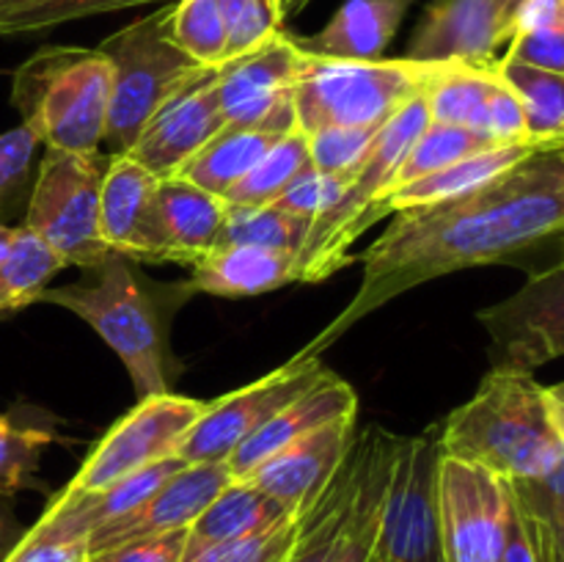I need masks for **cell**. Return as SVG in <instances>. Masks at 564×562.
I'll list each match as a JSON object with an SVG mask.
<instances>
[{
    "label": "cell",
    "mask_w": 564,
    "mask_h": 562,
    "mask_svg": "<svg viewBox=\"0 0 564 562\" xmlns=\"http://www.w3.org/2000/svg\"><path fill=\"white\" fill-rule=\"evenodd\" d=\"M554 235H564V154L540 149L488 185L449 202L394 213L389 229L364 253V279L352 301L301 356H319L358 320L424 281L505 262Z\"/></svg>",
    "instance_id": "1"
},
{
    "label": "cell",
    "mask_w": 564,
    "mask_h": 562,
    "mask_svg": "<svg viewBox=\"0 0 564 562\" xmlns=\"http://www.w3.org/2000/svg\"><path fill=\"white\" fill-rule=\"evenodd\" d=\"M196 295L191 281H154L138 262L110 253L72 284L47 287L39 301L55 303L91 325L130 372L138 400L165 395L182 364L171 350V320Z\"/></svg>",
    "instance_id": "2"
},
{
    "label": "cell",
    "mask_w": 564,
    "mask_h": 562,
    "mask_svg": "<svg viewBox=\"0 0 564 562\" xmlns=\"http://www.w3.org/2000/svg\"><path fill=\"white\" fill-rule=\"evenodd\" d=\"M441 452L507 483L538 479L556 466L564 444L551 422L545 386L532 372L490 369L477 395L438 424Z\"/></svg>",
    "instance_id": "3"
},
{
    "label": "cell",
    "mask_w": 564,
    "mask_h": 562,
    "mask_svg": "<svg viewBox=\"0 0 564 562\" xmlns=\"http://www.w3.org/2000/svg\"><path fill=\"white\" fill-rule=\"evenodd\" d=\"M113 69L99 50L47 44L11 80V105L22 125L50 149H102Z\"/></svg>",
    "instance_id": "4"
},
{
    "label": "cell",
    "mask_w": 564,
    "mask_h": 562,
    "mask_svg": "<svg viewBox=\"0 0 564 562\" xmlns=\"http://www.w3.org/2000/svg\"><path fill=\"white\" fill-rule=\"evenodd\" d=\"M430 121L433 119L422 88L380 127L367 160L356 171L341 202L308 229L306 242L297 253V281L317 284L352 262L350 246L383 218L380 204L389 193L391 176Z\"/></svg>",
    "instance_id": "5"
},
{
    "label": "cell",
    "mask_w": 564,
    "mask_h": 562,
    "mask_svg": "<svg viewBox=\"0 0 564 562\" xmlns=\"http://www.w3.org/2000/svg\"><path fill=\"white\" fill-rule=\"evenodd\" d=\"M171 3L110 33L97 47L113 69L108 125L102 138L108 154L130 152L154 110L198 72L213 69V66H198L171 42Z\"/></svg>",
    "instance_id": "6"
},
{
    "label": "cell",
    "mask_w": 564,
    "mask_h": 562,
    "mask_svg": "<svg viewBox=\"0 0 564 562\" xmlns=\"http://www.w3.org/2000/svg\"><path fill=\"white\" fill-rule=\"evenodd\" d=\"M435 66L411 58L345 61L306 53L295 86L297 130L383 127L413 94L427 86Z\"/></svg>",
    "instance_id": "7"
},
{
    "label": "cell",
    "mask_w": 564,
    "mask_h": 562,
    "mask_svg": "<svg viewBox=\"0 0 564 562\" xmlns=\"http://www.w3.org/2000/svg\"><path fill=\"white\" fill-rule=\"evenodd\" d=\"M42 149L22 226L42 237L66 268H94L113 253L99 231V196L110 154Z\"/></svg>",
    "instance_id": "8"
},
{
    "label": "cell",
    "mask_w": 564,
    "mask_h": 562,
    "mask_svg": "<svg viewBox=\"0 0 564 562\" xmlns=\"http://www.w3.org/2000/svg\"><path fill=\"white\" fill-rule=\"evenodd\" d=\"M441 457L438 424L402 439L375 543L383 562H446L438 518Z\"/></svg>",
    "instance_id": "9"
},
{
    "label": "cell",
    "mask_w": 564,
    "mask_h": 562,
    "mask_svg": "<svg viewBox=\"0 0 564 562\" xmlns=\"http://www.w3.org/2000/svg\"><path fill=\"white\" fill-rule=\"evenodd\" d=\"M204 413V400L165 395L138 400L80 463L66 490H102L143 468L180 455L187 430Z\"/></svg>",
    "instance_id": "10"
},
{
    "label": "cell",
    "mask_w": 564,
    "mask_h": 562,
    "mask_svg": "<svg viewBox=\"0 0 564 562\" xmlns=\"http://www.w3.org/2000/svg\"><path fill=\"white\" fill-rule=\"evenodd\" d=\"M325 372L328 367L319 361V356L295 353L290 361L253 383L204 402V413L182 441L180 457L185 463L226 461L248 435L257 433L268 419L297 400L303 391L312 389Z\"/></svg>",
    "instance_id": "11"
},
{
    "label": "cell",
    "mask_w": 564,
    "mask_h": 562,
    "mask_svg": "<svg viewBox=\"0 0 564 562\" xmlns=\"http://www.w3.org/2000/svg\"><path fill=\"white\" fill-rule=\"evenodd\" d=\"M303 64L306 53L286 31L262 47L220 64L215 72V91L226 125L270 132L295 130V86Z\"/></svg>",
    "instance_id": "12"
},
{
    "label": "cell",
    "mask_w": 564,
    "mask_h": 562,
    "mask_svg": "<svg viewBox=\"0 0 564 562\" xmlns=\"http://www.w3.org/2000/svg\"><path fill=\"white\" fill-rule=\"evenodd\" d=\"M490 336L494 369L534 372L564 356V262L534 273L501 303L477 314Z\"/></svg>",
    "instance_id": "13"
},
{
    "label": "cell",
    "mask_w": 564,
    "mask_h": 562,
    "mask_svg": "<svg viewBox=\"0 0 564 562\" xmlns=\"http://www.w3.org/2000/svg\"><path fill=\"white\" fill-rule=\"evenodd\" d=\"M510 516L507 479L444 455L438 468V518L446 562H499Z\"/></svg>",
    "instance_id": "14"
},
{
    "label": "cell",
    "mask_w": 564,
    "mask_h": 562,
    "mask_svg": "<svg viewBox=\"0 0 564 562\" xmlns=\"http://www.w3.org/2000/svg\"><path fill=\"white\" fill-rule=\"evenodd\" d=\"M158 185V176L132 154H110L99 196V231L110 251L138 264L169 262Z\"/></svg>",
    "instance_id": "15"
},
{
    "label": "cell",
    "mask_w": 564,
    "mask_h": 562,
    "mask_svg": "<svg viewBox=\"0 0 564 562\" xmlns=\"http://www.w3.org/2000/svg\"><path fill=\"white\" fill-rule=\"evenodd\" d=\"M512 22L516 14L507 0H435L424 9L405 58L494 66L501 44L512 39Z\"/></svg>",
    "instance_id": "16"
},
{
    "label": "cell",
    "mask_w": 564,
    "mask_h": 562,
    "mask_svg": "<svg viewBox=\"0 0 564 562\" xmlns=\"http://www.w3.org/2000/svg\"><path fill=\"white\" fill-rule=\"evenodd\" d=\"M215 69H202L152 114L130 147L132 158L158 180L176 176L187 160L226 127L215 91Z\"/></svg>",
    "instance_id": "17"
},
{
    "label": "cell",
    "mask_w": 564,
    "mask_h": 562,
    "mask_svg": "<svg viewBox=\"0 0 564 562\" xmlns=\"http://www.w3.org/2000/svg\"><path fill=\"white\" fill-rule=\"evenodd\" d=\"M352 441H356V413H345L292 441L242 479L301 516L339 474L341 463L350 455Z\"/></svg>",
    "instance_id": "18"
},
{
    "label": "cell",
    "mask_w": 564,
    "mask_h": 562,
    "mask_svg": "<svg viewBox=\"0 0 564 562\" xmlns=\"http://www.w3.org/2000/svg\"><path fill=\"white\" fill-rule=\"evenodd\" d=\"M231 472L226 461L215 463H185L180 472L171 474L141 507L127 516L105 523L88 534V554L110 549V545L127 543L138 538H154V534L191 529L204 512V507L231 483Z\"/></svg>",
    "instance_id": "19"
},
{
    "label": "cell",
    "mask_w": 564,
    "mask_h": 562,
    "mask_svg": "<svg viewBox=\"0 0 564 562\" xmlns=\"http://www.w3.org/2000/svg\"><path fill=\"white\" fill-rule=\"evenodd\" d=\"M345 413H358V397L345 378H339V375L328 369L312 389L303 391L286 408H281L273 419H268L257 433L248 435L226 457V466H229L231 477H248L259 463L273 457L275 452L290 446L292 441L303 439L306 433L317 430L319 424L330 422L336 417H345Z\"/></svg>",
    "instance_id": "20"
},
{
    "label": "cell",
    "mask_w": 564,
    "mask_h": 562,
    "mask_svg": "<svg viewBox=\"0 0 564 562\" xmlns=\"http://www.w3.org/2000/svg\"><path fill=\"white\" fill-rule=\"evenodd\" d=\"M413 3L416 0H345L323 31L295 42L303 53L319 58L378 61Z\"/></svg>",
    "instance_id": "21"
},
{
    "label": "cell",
    "mask_w": 564,
    "mask_h": 562,
    "mask_svg": "<svg viewBox=\"0 0 564 562\" xmlns=\"http://www.w3.org/2000/svg\"><path fill=\"white\" fill-rule=\"evenodd\" d=\"M196 292L218 298H248L297 281V257L273 248L224 242L204 253L191 268Z\"/></svg>",
    "instance_id": "22"
},
{
    "label": "cell",
    "mask_w": 564,
    "mask_h": 562,
    "mask_svg": "<svg viewBox=\"0 0 564 562\" xmlns=\"http://www.w3.org/2000/svg\"><path fill=\"white\" fill-rule=\"evenodd\" d=\"M158 198L169 240V262L193 268L204 253L218 246L229 204L224 196L193 185L185 176L160 180Z\"/></svg>",
    "instance_id": "23"
},
{
    "label": "cell",
    "mask_w": 564,
    "mask_h": 562,
    "mask_svg": "<svg viewBox=\"0 0 564 562\" xmlns=\"http://www.w3.org/2000/svg\"><path fill=\"white\" fill-rule=\"evenodd\" d=\"M538 143H494L488 149H479V152L468 154V158L457 160V163L446 165V169L433 171V174L422 176V180H413L408 185L397 187L389 198L383 202V218L386 215L402 213V209L413 207H430V204L449 202V198L466 196V193L477 191V187L488 185L496 176L507 174L510 169H516L518 163H523L527 158L538 154Z\"/></svg>",
    "instance_id": "24"
},
{
    "label": "cell",
    "mask_w": 564,
    "mask_h": 562,
    "mask_svg": "<svg viewBox=\"0 0 564 562\" xmlns=\"http://www.w3.org/2000/svg\"><path fill=\"white\" fill-rule=\"evenodd\" d=\"M290 516H295V512H290L286 507H281L279 501L270 499V496L264 494V490H259L253 483H248V479H231V483L204 507L202 516L191 523L185 551H196L204 549V545L246 538V534L259 532V529L264 527H273L275 521Z\"/></svg>",
    "instance_id": "25"
},
{
    "label": "cell",
    "mask_w": 564,
    "mask_h": 562,
    "mask_svg": "<svg viewBox=\"0 0 564 562\" xmlns=\"http://www.w3.org/2000/svg\"><path fill=\"white\" fill-rule=\"evenodd\" d=\"M284 132L257 130V127L226 125L215 138H209L196 154L185 163L176 176H185L193 185L226 196L264 154L270 152Z\"/></svg>",
    "instance_id": "26"
},
{
    "label": "cell",
    "mask_w": 564,
    "mask_h": 562,
    "mask_svg": "<svg viewBox=\"0 0 564 562\" xmlns=\"http://www.w3.org/2000/svg\"><path fill=\"white\" fill-rule=\"evenodd\" d=\"M494 83L496 64L474 66L463 61H441L424 86L430 119L488 138L485 121H488V97Z\"/></svg>",
    "instance_id": "27"
},
{
    "label": "cell",
    "mask_w": 564,
    "mask_h": 562,
    "mask_svg": "<svg viewBox=\"0 0 564 562\" xmlns=\"http://www.w3.org/2000/svg\"><path fill=\"white\" fill-rule=\"evenodd\" d=\"M496 72L521 99L532 141L551 149L564 147V75L505 55L496 61Z\"/></svg>",
    "instance_id": "28"
},
{
    "label": "cell",
    "mask_w": 564,
    "mask_h": 562,
    "mask_svg": "<svg viewBox=\"0 0 564 562\" xmlns=\"http://www.w3.org/2000/svg\"><path fill=\"white\" fill-rule=\"evenodd\" d=\"M55 441V430L44 422V411L11 408L0 413V496L42 488L39 463Z\"/></svg>",
    "instance_id": "29"
},
{
    "label": "cell",
    "mask_w": 564,
    "mask_h": 562,
    "mask_svg": "<svg viewBox=\"0 0 564 562\" xmlns=\"http://www.w3.org/2000/svg\"><path fill=\"white\" fill-rule=\"evenodd\" d=\"M64 268V259L42 237L28 226H17L14 242L0 262V320L39 303L50 279Z\"/></svg>",
    "instance_id": "30"
},
{
    "label": "cell",
    "mask_w": 564,
    "mask_h": 562,
    "mask_svg": "<svg viewBox=\"0 0 564 562\" xmlns=\"http://www.w3.org/2000/svg\"><path fill=\"white\" fill-rule=\"evenodd\" d=\"M352 488V450L339 474L308 510L297 516V534L284 562H334Z\"/></svg>",
    "instance_id": "31"
},
{
    "label": "cell",
    "mask_w": 564,
    "mask_h": 562,
    "mask_svg": "<svg viewBox=\"0 0 564 562\" xmlns=\"http://www.w3.org/2000/svg\"><path fill=\"white\" fill-rule=\"evenodd\" d=\"M312 169L308 158V136L303 130H290L270 147V152L226 193V204L231 207H257L273 204L281 193L301 174Z\"/></svg>",
    "instance_id": "32"
},
{
    "label": "cell",
    "mask_w": 564,
    "mask_h": 562,
    "mask_svg": "<svg viewBox=\"0 0 564 562\" xmlns=\"http://www.w3.org/2000/svg\"><path fill=\"white\" fill-rule=\"evenodd\" d=\"M171 0H0V39L42 33L83 17Z\"/></svg>",
    "instance_id": "33"
},
{
    "label": "cell",
    "mask_w": 564,
    "mask_h": 562,
    "mask_svg": "<svg viewBox=\"0 0 564 562\" xmlns=\"http://www.w3.org/2000/svg\"><path fill=\"white\" fill-rule=\"evenodd\" d=\"M488 147H494V141L479 136V132L463 130V127L441 125V121H430V125L424 127L422 136L416 138V143L411 147V152L405 154V160L400 163L397 174L391 176V185H389V193H386V198H389L397 187L408 185V182L413 180H422V176L446 169V165L457 163V160L468 158V154ZM380 207H383V204H380ZM380 213H383V209H380Z\"/></svg>",
    "instance_id": "34"
},
{
    "label": "cell",
    "mask_w": 564,
    "mask_h": 562,
    "mask_svg": "<svg viewBox=\"0 0 564 562\" xmlns=\"http://www.w3.org/2000/svg\"><path fill=\"white\" fill-rule=\"evenodd\" d=\"M308 229H312V220L284 213L275 204H257V207H231L229 204V215H226L218 246L240 242V246L290 251L297 257L303 242H306Z\"/></svg>",
    "instance_id": "35"
},
{
    "label": "cell",
    "mask_w": 564,
    "mask_h": 562,
    "mask_svg": "<svg viewBox=\"0 0 564 562\" xmlns=\"http://www.w3.org/2000/svg\"><path fill=\"white\" fill-rule=\"evenodd\" d=\"M171 42L198 66L226 64V25L218 0H174L169 17Z\"/></svg>",
    "instance_id": "36"
},
{
    "label": "cell",
    "mask_w": 564,
    "mask_h": 562,
    "mask_svg": "<svg viewBox=\"0 0 564 562\" xmlns=\"http://www.w3.org/2000/svg\"><path fill=\"white\" fill-rule=\"evenodd\" d=\"M226 25V61L262 47L284 31L279 0H218Z\"/></svg>",
    "instance_id": "37"
},
{
    "label": "cell",
    "mask_w": 564,
    "mask_h": 562,
    "mask_svg": "<svg viewBox=\"0 0 564 562\" xmlns=\"http://www.w3.org/2000/svg\"><path fill=\"white\" fill-rule=\"evenodd\" d=\"M297 534V516L281 518L273 527H264L246 538L226 540V543L204 545L185 551L182 562H284Z\"/></svg>",
    "instance_id": "38"
},
{
    "label": "cell",
    "mask_w": 564,
    "mask_h": 562,
    "mask_svg": "<svg viewBox=\"0 0 564 562\" xmlns=\"http://www.w3.org/2000/svg\"><path fill=\"white\" fill-rule=\"evenodd\" d=\"M42 141L25 125L0 132V218L28 202Z\"/></svg>",
    "instance_id": "39"
},
{
    "label": "cell",
    "mask_w": 564,
    "mask_h": 562,
    "mask_svg": "<svg viewBox=\"0 0 564 562\" xmlns=\"http://www.w3.org/2000/svg\"><path fill=\"white\" fill-rule=\"evenodd\" d=\"M378 132L380 127H319L306 132L312 169L325 174H356Z\"/></svg>",
    "instance_id": "40"
},
{
    "label": "cell",
    "mask_w": 564,
    "mask_h": 562,
    "mask_svg": "<svg viewBox=\"0 0 564 562\" xmlns=\"http://www.w3.org/2000/svg\"><path fill=\"white\" fill-rule=\"evenodd\" d=\"M352 176L356 174H325V171L308 169L273 204L284 209V213L297 215V218H306L314 224V220L323 218L325 213H330L341 202Z\"/></svg>",
    "instance_id": "41"
},
{
    "label": "cell",
    "mask_w": 564,
    "mask_h": 562,
    "mask_svg": "<svg viewBox=\"0 0 564 562\" xmlns=\"http://www.w3.org/2000/svg\"><path fill=\"white\" fill-rule=\"evenodd\" d=\"M518 505L529 512V516L540 518L549 523L554 532L564 529V455L556 461L551 472H545L538 479H523V483H507Z\"/></svg>",
    "instance_id": "42"
},
{
    "label": "cell",
    "mask_w": 564,
    "mask_h": 562,
    "mask_svg": "<svg viewBox=\"0 0 564 562\" xmlns=\"http://www.w3.org/2000/svg\"><path fill=\"white\" fill-rule=\"evenodd\" d=\"M187 549V529L154 534V538L127 540L110 549L94 551L86 562H182Z\"/></svg>",
    "instance_id": "43"
},
{
    "label": "cell",
    "mask_w": 564,
    "mask_h": 562,
    "mask_svg": "<svg viewBox=\"0 0 564 562\" xmlns=\"http://www.w3.org/2000/svg\"><path fill=\"white\" fill-rule=\"evenodd\" d=\"M485 132H488V138L494 143H534L527 130V116H523L521 99H518L516 91L501 80L499 72H496V83L494 88H490L488 97V121H485Z\"/></svg>",
    "instance_id": "44"
},
{
    "label": "cell",
    "mask_w": 564,
    "mask_h": 562,
    "mask_svg": "<svg viewBox=\"0 0 564 562\" xmlns=\"http://www.w3.org/2000/svg\"><path fill=\"white\" fill-rule=\"evenodd\" d=\"M507 44H510V47H507L505 58L521 61V64L564 75V31H554V28H532V31L512 33V39Z\"/></svg>",
    "instance_id": "45"
},
{
    "label": "cell",
    "mask_w": 564,
    "mask_h": 562,
    "mask_svg": "<svg viewBox=\"0 0 564 562\" xmlns=\"http://www.w3.org/2000/svg\"><path fill=\"white\" fill-rule=\"evenodd\" d=\"M88 545L86 540H58L25 529L20 543L14 545L3 562H86Z\"/></svg>",
    "instance_id": "46"
},
{
    "label": "cell",
    "mask_w": 564,
    "mask_h": 562,
    "mask_svg": "<svg viewBox=\"0 0 564 562\" xmlns=\"http://www.w3.org/2000/svg\"><path fill=\"white\" fill-rule=\"evenodd\" d=\"M510 488V485H507ZM499 562H543L538 549V540H534L532 523H529L527 512L521 510V505L516 501L510 490V516H507V538L505 549H501Z\"/></svg>",
    "instance_id": "47"
},
{
    "label": "cell",
    "mask_w": 564,
    "mask_h": 562,
    "mask_svg": "<svg viewBox=\"0 0 564 562\" xmlns=\"http://www.w3.org/2000/svg\"><path fill=\"white\" fill-rule=\"evenodd\" d=\"M532 28H554L564 31V0H527L518 9L512 33L532 31Z\"/></svg>",
    "instance_id": "48"
},
{
    "label": "cell",
    "mask_w": 564,
    "mask_h": 562,
    "mask_svg": "<svg viewBox=\"0 0 564 562\" xmlns=\"http://www.w3.org/2000/svg\"><path fill=\"white\" fill-rule=\"evenodd\" d=\"M22 534H25V529L17 521L9 496H0V562L14 551V545L22 540Z\"/></svg>",
    "instance_id": "49"
},
{
    "label": "cell",
    "mask_w": 564,
    "mask_h": 562,
    "mask_svg": "<svg viewBox=\"0 0 564 562\" xmlns=\"http://www.w3.org/2000/svg\"><path fill=\"white\" fill-rule=\"evenodd\" d=\"M527 518H529V523H532V532H534V540H538V549H540V556H543V562H564V545L556 543L554 534H551V529H549V523H543L540 518L529 516V512H527Z\"/></svg>",
    "instance_id": "50"
},
{
    "label": "cell",
    "mask_w": 564,
    "mask_h": 562,
    "mask_svg": "<svg viewBox=\"0 0 564 562\" xmlns=\"http://www.w3.org/2000/svg\"><path fill=\"white\" fill-rule=\"evenodd\" d=\"M545 402H549L551 422H554L556 433H560L564 444V380L556 386H545Z\"/></svg>",
    "instance_id": "51"
},
{
    "label": "cell",
    "mask_w": 564,
    "mask_h": 562,
    "mask_svg": "<svg viewBox=\"0 0 564 562\" xmlns=\"http://www.w3.org/2000/svg\"><path fill=\"white\" fill-rule=\"evenodd\" d=\"M14 229L17 226L0 224V262H3L6 253H9V248H11V242H14Z\"/></svg>",
    "instance_id": "52"
},
{
    "label": "cell",
    "mask_w": 564,
    "mask_h": 562,
    "mask_svg": "<svg viewBox=\"0 0 564 562\" xmlns=\"http://www.w3.org/2000/svg\"><path fill=\"white\" fill-rule=\"evenodd\" d=\"M279 3H281V11H284V17H292V14H297V11L306 9L312 0H279Z\"/></svg>",
    "instance_id": "53"
},
{
    "label": "cell",
    "mask_w": 564,
    "mask_h": 562,
    "mask_svg": "<svg viewBox=\"0 0 564 562\" xmlns=\"http://www.w3.org/2000/svg\"><path fill=\"white\" fill-rule=\"evenodd\" d=\"M507 3H510L512 14H518V9H521V6H523V3H527V0H507ZM512 25H516V22H512Z\"/></svg>",
    "instance_id": "54"
},
{
    "label": "cell",
    "mask_w": 564,
    "mask_h": 562,
    "mask_svg": "<svg viewBox=\"0 0 564 562\" xmlns=\"http://www.w3.org/2000/svg\"><path fill=\"white\" fill-rule=\"evenodd\" d=\"M549 529H551V527H549ZM551 534H554V540H556V543L564 545V529H560V532H554V529H551Z\"/></svg>",
    "instance_id": "55"
},
{
    "label": "cell",
    "mask_w": 564,
    "mask_h": 562,
    "mask_svg": "<svg viewBox=\"0 0 564 562\" xmlns=\"http://www.w3.org/2000/svg\"><path fill=\"white\" fill-rule=\"evenodd\" d=\"M369 562H383V560H380V556H378V554H372V560H369Z\"/></svg>",
    "instance_id": "56"
},
{
    "label": "cell",
    "mask_w": 564,
    "mask_h": 562,
    "mask_svg": "<svg viewBox=\"0 0 564 562\" xmlns=\"http://www.w3.org/2000/svg\"><path fill=\"white\" fill-rule=\"evenodd\" d=\"M562 154H564V147H562ZM562 262H564V259H562Z\"/></svg>",
    "instance_id": "57"
}]
</instances>
